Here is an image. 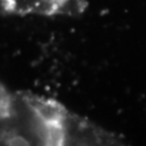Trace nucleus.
<instances>
[{
    "mask_svg": "<svg viewBox=\"0 0 146 146\" xmlns=\"http://www.w3.org/2000/svg\"><path fill=\"white\" fill-rule=\"evenodd\" d=\"M88 5V0H0L5 13L20 16H77Z\"/></svg>",
    "mask_w": 146,
    "mask_h": 146,
    "instance_id": "obj_1",
    "label": "nucleus"
}]
</instances>
